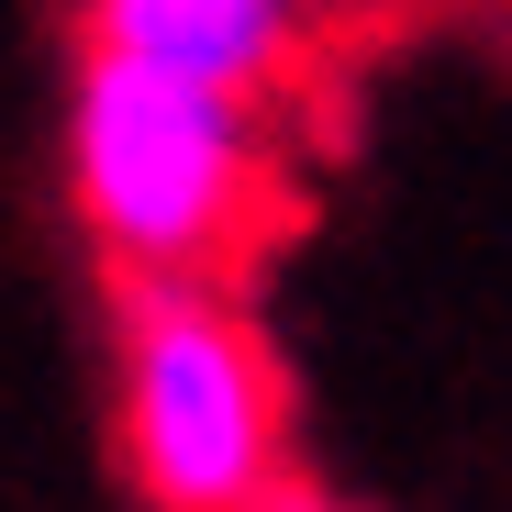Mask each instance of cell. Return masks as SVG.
Instances as JSON below:
<instances>
[{"mask_svg":"<svg viewBox=\"0 0 512 512\" xmlns=\"http://www.w3.org/2000/svg\"><path fill=\"white\" fill-rule=\"evenodd\" d=\"M123 312V457L156 512H245L279 457V357L212 279L112 268Z\"/></svg>","mask_w":512,"mask_h":512,"instance_id":"cell-2","label":"cell"},{"mask_svg":"<svg viewBox=\"0 0 512 512\" xmlns=\"http://www.w3.org/2000/svg\"><path fill=\"white\" fill-rule=\"evenodd\" d=\"M78 201L112 268L212 290H245L301 223L279 123L145 56H90L78 78Z\"/></svg>","mask_w":512,"mask_h":512,"instance_id":"cell-1","label":"cell"},{"mask_svg":"<svg viewBox=\"0 0 512 512\" xmlns=\"http://www.w3.org/2000/svg\"><path fill=\"white\" fill-rule=\"evenodd\" d=\"M245 512H334V501H323V490H301V479H290V468H279V479H268V490H256V501H245Z\"/></svg>","mask_w":512,"mask_h":512,"instance_id":"cell-4","label":"cell"},{"mask_svg":"<svg viewBox=\"0 0 512 512\" xmlns=\"http://www.w3.org/2000/svg\"><path fill=\"white\" fill-rule=\"evenodd\" d=\"M90 56H145L167 78H201V90L245 101V112H323L334 101V56L312 34L301 0H90Z\"/></svg>","mask_w":512,"mask_h":512,"instance_id":"cell-3","label":"cell"}]
</instances>
